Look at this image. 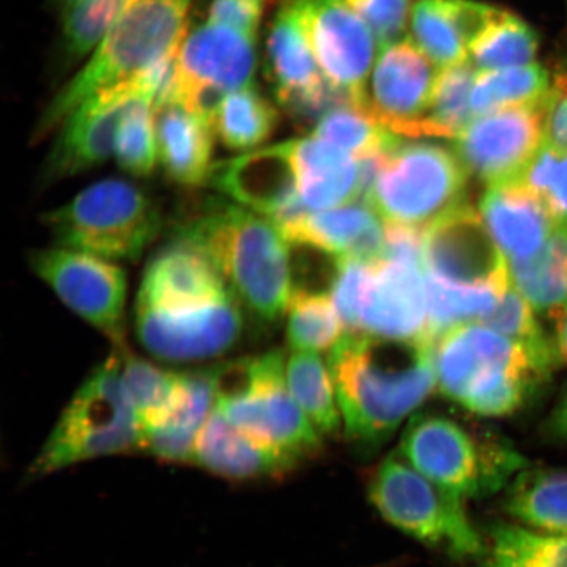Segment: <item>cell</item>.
Wrapping results in <instances>:
<instances>
[{"instance_id": "836d02e7", "label": "cell", "mask_w": 567, "mask_h": 567, "mask_svg": "<svg viewBox=\"0 0 567 567\" xmlns=\"http://www.w3.org/2000/svg\"><path fill=\"white\" fill-rule=\"evenodd\" d=\"M551 86L548 70L540 63L478 71L472 97L474 116L517 106L542 105L547 102Z\"/></svg>"}, {"instance_id": "83f0119b", "label": "cell", "mask_w": 567, "mask_h": 567, "mask_svg": "<svg viewBox=\"0 0 567 567\" xmlns=\"http://www.w3.org/2000/svg\"><path fill=\"white\" fill-rule=\"evenodd\" d=\"M302 202L322 210L359 200V163L351 154L315 136L289 141Z\"/></svg>"}, {"instance_id": "d6986e66", "label": "cell", "mask_w": 567, "mask_h": 567, "mask_svg": "<svg viewBox=\"0 0 567 567\" xmlns=\"http://www.w3.org/2000/svg\"><path fill=\"white\" fill-rule=\"evenodd\" d=\"M434 363L437 389L458 405L499 372L529 371L542 378L519 344L473 322L456 326L436 340Z\"/></svg>"}, {"instance_id": "e575fe53", "label": "cell", "mask_w": 567, "mask_h": 567, "mask_svg": "<svg viewBox=\"0 0 567 567\" xmlns=\"http://www.w3.org/2000/svg\"><path fill=\"white\" fill-rule=\"evenodd\" d=\"M287 384L293 399L321 435L342 430L334 382L318 352L295 351L287 361Z\"/></svg>"}, {"instance_id": "5bb4252c", "label": "cell", "mask_w": 567, "mask_h": 567, "mask_svg": "<svg viewBox=\"0 0 567 567\" xmlns=\"http://www.w3.org/2000/svg\"><path fill=\"white\" fill-rule=\"evenodd\" d=\"M545 103L474 118L455 138V153L467 172L487 187L519 181L544 144Z\"/></svg>"}, {"instance_id": "484cf974", "label": "cell", "mask_w": 567, "mask_h": 567, "mask_svg": "<svg viewBox=\"0 0 567 567\" xmlns=\"http://www.w3.org/2000/svg\"><path fill=\"white\" fill-rule=\"evenodd\" d=\"M495 11L476 0H416L410 18L414 44L439 68L457 65L470 60L472 42Z\"/></svg>"}, {"instance_id": "bcb514c9", "label": "cell", "mask_w": 567, "mask_h": 567, "mask_svg": "<svg viewBox=\"0 0 567 567\" xmlns=\"http://www.w3.org/2000/svg\"><path fill=\"white\" fill-rule=\"evenodd\" d=\"M332 282L334 301L346 332H360V308L368 284L372 278L375 261L338 259Z\"/></svg>"}, {"instance_id": "7a4b0ae2", "label": "cell", "mask_w": 567, "mask_h": 567, "mask_svg": "<svg viewBox=\"0 0 567 567\" xmlns=\"http://www.w3.org/2000/svg\"><path fill=\"white\" fill-rule=\"evenodd\" d=\"M174 238L207 257L240 307L264 323L286 313L293 292L289 243L279 226L229 198H207Z\"/></svg>"}, {"instance_id": "f6af8a7d", "label": "cell", "mask_w": 567, "mask_h": 567, "mask_svg": "<svg viewBox=\"0 0 567 567\" xmlns=\"http://www.w3.org/2000/svg\"><path fill=\"white\" fill-rule=\"evenodd\" d=\"M519 181L540 197L558 228H567V152L544 142Z\"/></svg>"}, {"instance_id": "f907efd6", "label": "cell", "mask_w": 567, "mask_h": 567, "mask_svg": "<svg viewBox=\"0 0 567 567\" xmlns=\"http://www.w3.org/2000/svg\"><path fill=\"white\" fill-rule=\"evenodd\" d=\"M544 142L567 152V87L564 83L553 84L545 103Z\"/></svg>"}, {"instance_id": "52a82bcc", "label": "cell", "mask_w": 567, "mask_h": 567, "mask_svg": "<svg viewBox=\"0 0 567 567\" xmlns=\"http://www.w3.org/2000/svg\"><path fill=\"white\" fill-rule=\"evenodd\" d=\"M56 247L113 261H136L162 228L157 203L131 182L104 179L45 213Z\"/></svg>"}, {"instance_id": "30bf717a", "label": "cell", "mask_w": 567, "mask_h": 567, "mask_svg": "<svg viewBox=\"0 0 567 567\" xmlns=\"http://www.w3.org/2000/svg\"><path fill=\"white\" fill-rule=\"evenodd\" d=\"M30 264L73 313L110 338L117 350L125 349L127 280L122 267L56 246L33 252Z\"/></svg>"}, {"instance_id": "ee69618b", "label": "cell", "mask_w": 567, "mask_h": 567, "mask_svg": "<svg viewBox=\"0 0 567 567\" xmlns=\"http://www.w3.org/2000/svg\"><path fill=\"white\" fill-rule=\"evenodd\" d=\"M115 155L117 165L134 177H148L158 162L154 101L142 99L134 104L120 124Z\"/></svg>"}, {"instance_id": "cb8c5ba5", "label": "cell", "mask_w": 567, "mask_h": 567, "mask_svg": "<svg viewBox=\"0 0 567 567\" xmlns=\"http://www.w3.org/2000/svg\"><path fill=\"white\" fill-rule=\"evenodd\" d=\"M194 461L218 476L250 481L284 476L303 460L254 441L215 406L197 436Z\"/></svg>"}, {"instance_id": "ab89813d", "label": "cell", "mask_w": 567, "mask_h": 567, "mask_svg": "<svg viewBox=\"0 0 567 567\" xmlns=\"http://www.w3.org/2000/svg\"><path fill=\"white\" fill-rule=\"evenodd\" d=\"M313 136L343 148L357 159L385 155L401 145V137L361 106L343 104L318 120Z\"/></svg>"}, {"instance_id": "9a60e30c", "label": "cell", "mask_w": 567, "mask_h": 567, "mask_svg": "<svg viewBox=\"0 0 567 567\" xmlns=\"http://www.w3.org/2000/svg\"><path fill=\"white\" fill-rule=\"evenodd\" d=\"M425 271L466 288L507 290L512 274L481 215L465 204L424 234Z\"/></svg>"}, {"instance_id": "db71d44e", "label": "cell", "mask_w": 567, "mask_h": 567, "mask_svg": "<svg viewBox=\"0 0 567 567\" xmlns=\"http://www.w3.org/2000/svg\"><path fill=\"white\" fill-rule=\"evenodd\" d=\"M81 2L82 0H49V4H51L52 9L60 11L62 16Z\"/></svg>"}, {"instance_id": "ac0fdd59", "label": "cell", "mask_w": 567, "mask_h": 567, "mask_svg": "<svg viewBox=\"0 0 567 567\" xmlns=\"http://www.w3.org/2000/svg\"><path fill=\"white\" fill-rule=\"evenodd\" d=\"M436 65L413 40L382 49L368 82L364 110L396 136L413 138L436 83Z\"/></svg>"}, {"instance_id": "8992f818", "label": "cell", "mask_w": 567, "mask_h": 567, "mask_svg": "<svg viewBox=\"0 0 567 567\" xmlns=\"http://www.w3.org/2000/svg\"><path fill=\"white\" fill-rule=\"evenodd\" d=\"M216 408L244 434L272 449L302 460L321 449V432L290 393L281 351L216 365Z\"/></svg>"}, {"instance_id": "f546056e", "label": "cell", "mask_w": 567, "mask_h": 567, "mask_svg": "<svg viewBox=\"0 0 567 567\" xmlns=\"http://www.w3.org/2000/svg\"><path fill=\"white\" fill-rule=\"evenodd\" d=\"M505 509L522 526L567 536V471L526 467L506 488Z\"/></svg>"}, {"instance_id": "681fc988", "label": "cell", "mask_w": 567, "mask_h": 567, "mask_svg": "<svg viewBox=\"0 0 567 567\" xmlns=\"http://www.w3.org/2000/svg\"><path fill=\"white\" fill-rule=\"evenodd\" d=\"M424 234L425 231L409 226L385 223V246L381 260L409 265L425 271Z\"/></svg>"}, {"instance_id": "d4e9b609", "label": "cell", "mask_w": 567, "mask_h": 567, "mask_svg": "<svg viewBox=\"0 0 567 567\" xmlns=\"http://www.w3.org/2000/svg\"><path fill=\"white\" fill-rule=\"evenodd\" d=\"M481 217L508 261L532 257L558 226L536 194L522 181L487 187Z\"/></svg>"}, {"instance_id": "277c9868", "label": "cell", "mask_w": 567, "mask_h": 567, "mask_svg": "<svg viewBox=\"0 0 567 567\" xmlns=\"http://www.w3.org/2000/svg\"><path fill=\"white\" fill-rule=\"evenodd\" d=\"M142 437L116 352L76 390L27 477L39 478L81 461L140 450Z\"/></svg>"}, {"instance_id": "9c48e42d", "label": "cell", "mask_w": 567, "mask_h": 567, "mask_svg": "<svg viewBox=\"0 0 567 567\" xmlns=\"http://www.w3.org/2000/svg\"><path fill=\"white\" fill-rule=\"evenodd\" d=\"M467 177L450 148L400 145L386 155L367 202L386 224L425 231L466 204Z\"/></svg>"}, {"instance_id": "7c38bea8", "label": "cell", "mask_w": 567, "mask_h": 567, "mask_svg": "<svg viewBox=\"0 0 567 567\" xmlns=\"http://www.w3.org/2000/svg\"><path fill=\"white\" fill-rule=\"evenodd\" d=\"M134 317L140 343L172 363L219 357L233 349L244 330L243 307L234 296L176 308L136 305Z\"/></svg>"}, {"instance_id": "3957f363", "label": "cell", "mask_w": 567, "mask_h": 567, "mask_svg": "<svg viewBox=\"0 0 567 567\" xmlns=\"http://www.w3.org/2000/svg\"><path fill=\"white\" fill-rule=\"evenodd\" d=\"M193 0H138L117 21L94 55L48 104L34 138L45 137L99 91L133 80L181 47Z\"/></svg>"}, {"instance_id": "f35d334b", "label": "cell", "mask_w": 567, "mask_h": 567, "mask_svg": "<svg viewBox=\"0 0 567 567\" xmlns=\"http://www.w3.org/2000/svg\"><path fill=\"white\" fill-rule=\"evenodd\" d=\"M120 351L127 394L144 435L165 421L173 410L179 394L181 372L162 370L126 349Z\"/></svg>"}, {"instance_id": "7bdbcfd3", "label": "cell", "mask_w": 567, "mask_h": 567, "mask_svg": "<svg viewBox=\"0 0 567 567\" xmlns=\"http://www.w3.org/2000/svg\"><path fill=\"white\" fill-rule=\"evenodd\" d=\"M138 0H82L63 13L60 53L63 63L83 59L102 44L124 13Z\"/></svg>"}, {"instance_id": "44dd1931", "label": "cell", "mask_w": 567, "mask_h": 567, "mask_svg": "<svg viewBox=\"0 0 567 567\" xmlns=\"http://www.w3.org/2000/svg\"><path fill=\"white\" fill-rule=\"evenodd\" d=\"M177 65L184 80L230 94L254 84L257 38L208 21L184 35Z\"/></svg>"}, {"instance_id": "5b68a950", "label": "cell", "mask_w": 567, "mask_h": 567, "mask_svg": "<svg viewBox=\"0 0 567 567\" xmlns=\"http://www.w3.org/2000/svg\"><path fill=\"white\" fill-rule=\"evenodd\" d=\"M399 453L423 476L464 501L505 491L529 466L505 439L474 435L435 414L411 417Z\"/></svg>"}, {"instance_id": "7402d4cb", "label": "cell", "mask_w": 567, "mask_h": 567, "mask_svg": "<svg viewBox=\"0 0 567 567\" xmlns=\"http://www.w3.org/2000/svg\"><path fill=\"white\" fill-rule=\"evenodd\" d=\"M229 296L230 289L209 259L194 246L174 238L148 261L136 305L176 308Z\"/></svg>"}, {"instance_id": "ba28073f", "label": "cell", "mask_w": 567, "mask_h": 567, "mask_svg": "<svg viewBox=\"0 0 567 567\" xmlns=\"http://www.w3.org/2000/svg\"><path fill=\"white\" fill-rule=\"evenodd\" d=\"M368 498L389 524L430 548L460 559L485 555L486 540L467 515L465 501L423 476L399 451L375 467Z\"/></svg>"}, {"instance_id": "f5cc1de1", "label": "cell", "mask_w": 567, "mask_h": 567, "mask_svg": "<svg viewBox=\"0 0 567 567\" xmlns=\"http://www.w3.org/2000/svg\"><path fill=\"white\" fill-rule=\"evenodd\" d=\"M557 323V352L559 360L567 363V307L556 317Z\"/></svg>"}, {"instance_id": "8d00e7d4", "label": "cell", "mask_w": 567, "mask_h": 567, "mask_svg": "<svg viewBox=\"0 0 567 567\" xmlns=\"http://www.w3.org/2000/svg\"><path fill=\"white\" fill-rule=\"evenodd\" d=\"M427 290V330L425 339L434 344L456 326L482 321L495 309L506 290L466 288L425 274Z\"/></svg>"}, {"instance_id": "d6a6232c", "label": "cell", "mask_w": 567, "mask_h": 567, "mask_svg": "<svg viewBox=\"0 0 567 567\" xmlns=\"http://www.w3.org/2000/svg\"><path fill=\"white\" fill-rule=\"evenodd\" d=\"M481 567H567V536L515 522L494 524Z\"/></svg>"}, {"instance_id": "4dcf8cb0", "label": "cell", "mask_w": 567, "mask_h": 567, "mask_svg": "<svg viewBox=\"0 0 567 567\" xmlns=\"http://www.w3.org/2000/svg\"><path fill=\"white\" fill-rule=\"evenodd\" d=\"M514 287L537 311L556 317L567 307V228H557L527 259L509 261Z\"/></svg>"}, {"instance_id": "4316f807", "label": "cell", "mask_w": 567, "mask_h": 567, "mask_svg": "<svg viewBox=\"0 0 567 567\" xmlns=\"http://www.w3.org/2000/svg\"><path fill=\"white\" fill-rule=\"evenodd\" d=\"M154 112L158 162L168 179L184 187L207 183L215 127L181 103L163 104Z\"/></svg>"}, {"instance_id": "2e32d148", "label": "cell", "mask_w": 567, "mask_h": 567, "mask_svg": "<svg viewBox=\"0 0 567 567\" xmlns=\"http://www.w3.org/2000/svg\"><path fill=\"white\" fill-rule=\"evenodd\" d=\"M305 18L323 76L364 109L379 52L370 27L344 0H305Z\"/></svg>"}, {"instance_id": "603a6c76", "label": "cell", "mask_w": 567, "mask_h": 567, "mask_svg": "<svg viewBox=\"0 0 567 567\" xmlns=\"http://www.w3.org/2000/svg\"><path fill=\"white\" fill-rule=\"evenodd\" d=\"M290 245L315 248L337 259L379 261L385 246V221L368 202L309 212L282 231Z\"/></svg>"}, {"instance_id": "e0dca14e", "label": "cell", "mask_w": 567, "mask_h": 567, "mask_svg": "<svg viewBox=\"0 0 567 567\" xmlns=\"http://www.w3.org/2000/svg\"><path fill=\"white\" fill-rule=\"evenodd\" d=\"M207 183L230 200L271 219L281 231L310 210L300 195L289 142L219 162L212 167Z\"/></svg>"}, {"instance_id": "60d3db41", "label": "cell", "mask_w": 567, "mask_h": 567, "mask_svg": "<svg viewBox=\"0 0 567 567\" xmlns=\"http://www.w3.org/2000/svg\"><path fill=\"white\" fill-rule=\"evenodd\" d=\"M287 311V337L293 351H326L342 338L344 328L334 301L321 290L293 289Z\"/></svg>"}, {"instance_id": "c3c4849f", "label": "cell", "mask_w": 567, "mask_h": 567, "mask_svg": "<svg viewBox=\"0 0 567 567\" xmlns=\"http://www.w3.org/2000/svg\"><path fill=\"white\" fill-rule=\"evenodd\" d=\"M266 2L267 0H213L208 10L209 21L257 38Z\"/></svg>"}, {"instance_id": "74e56055", "label": "cell", "mask_w": 567, "mask_h": 567, "mask_svg": "<svg viewBox=\"0 0 567 567\" xmlns=\"http://www.w3.org/2000/svg\"><path fill=\"white\" fill-rule=\"evenodd\" d=\"M278 117L274 104L251 84L226 96L218 113L216 133L230 151H254L271 137Z\"/></svg>"}, {"instance_id": "6da1fadb", "label": "cell", "mask_w": 567, "mask_h": 567, "mask_svg": "<svg viewBox=\"0 0 567 567\" xmlns=\"http://www.w3.org/2000/svg\"><path fill=\"white\" fill-rule=\"evenodd\" d=\"M329 370L346 436L360 449L384 444L437 388L434 344L346 332Z\"/></svg>"}, {"instance_id": "7dc6e473", "label": "cell", "mask_w": 567, "mask_h": 567, "mask_svg": "<svg viewBox=\"0 0 567 567\" xmlns=\"http://www.w3.org/2000/svg\"><path fill=\"white\" fill-rule=\"evenodd\" d=\"M370 27L379 52L405 40L410 0H344Z\"/></svg>"}, {"instance_id": "ffe728a7", "label": "cell", "mask_w": 567, "mask_h": 567, "mask_svg": "<svg viewBox=\"0 0 567 567\" xmlns=\"http://www.w3.org/2000/svg\"><path fill=\"white\" fill-rule=\"evenodd\" d=\"M425 274L409 265L375 261L372 278L361 301L360 332L388 339L429 342L425 339Z\"/></svg>"}, {"instance_id": "f1b7e54d", "label": "cell", "mask_w": 567, "mask_h": 567, "mask_svg": "<svg viewBox=\"0 0 567 567\" xmlns=\"http://www.w3.org/2000/svg\"><path fill=\"white\" fill-rule=\"evenodd\" d=\"M216 406V367L181 372L175 405L157 427L144 432L142 449L173 463L195 460L197 436Z\"/></svg>"}, {"instance_id": "4fadbf2b", "label": "cell", "mask_w": 567, "mask_h": 567, "mask_svg": "<svg viewBox=\"0 0 567 567\" xmlns=\"http://www.w3.org/2000/svg\"><path fill=\"white\" fill-rule=\"evenodd\" d=\"M155 91L145 75L99 91L61 125L44 166V179L55 182L103 165L115 154L120 124L126 112Z\"/></svg>"}, {"instance_id": "8fae6325", "label": "cell", "mask_w": 567, "mask_h": 567, "mask_svg": "<svg viewBox=\"0 0 567 567\" xmlns=\"http://www.w3.org/2000/svg\"><path fill=\"white\" fill-rule=\"evenodd\" d=\"M267 74L275 96L290 115L321 120L349 95L332 86L318 65L311 47L305 0H281L267 39Z\"/></svg>"}, {"instance_id": "1f68e13d", "label": "cell", "mask_w": 567, "mask_h": 567, "mask_svg": "<svg viewBox=\"0 0 567 567\" xmlns=\"http://www.w3.org/2000/svg\"><path fill=\"white\" fill-rule=\"evenodd\" d=\"M477 75L478 70L470 60L442 69L413 138H457L476 118L472 97Z\"/></svg>"}, {"instance_id": "b9f144b4", "label": "cell", "mask_w": 567, "mask_h": 567, "mask_svg": "<svg viewBox=\"0 0 567 567\" xmlns=\"http://www.w3.org/2000/svg\"><path fill=\"white\" fill-rule=\"evenodd\" d=\"M481 323L519 344L542 378L550 372L556 360L559 359L557 347L549 342L537 322L535 309L524 299L514 284L503 295L492 313L482 319Z\"/></svg>"}, {"instance_id": "816d5d0a", "label": "cell", "mask_w": 567, "mask_h": 567, "mask_svg": "<svg viewBox=\"0 0 567 567\" xmlns=\"http://www.w3.org/2000/svg\"><path fill=\"white\" fill-rule=\"evenodd\" d=\"M548 435L558 442L567 443V386L547 423Z\"/></svg>"}, {"instance_id": "d590c367", "label": "cell", "mask_w": 567, "mask_h": 567, "mask_svg": "<svg viewBox=\"0 0 567 567\" xmlns=\"http://www.w3.org/2000/svg\"><path fill=\"white\" fill-rule=\"evenodd\" d=\"M540 40L534 28L515 13L496 9L472 42L470 61L478 71L519 68L534 63Z\"/></svg>"}]
</instances>
